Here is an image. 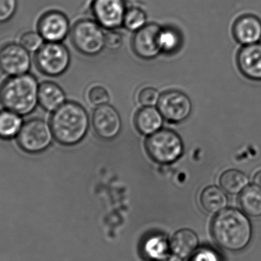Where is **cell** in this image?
<instances>
[{"mask_svg": "<svg viewBox=\"0 0 261 261\" xmlns=\"http://www.w3.org/2000/svg\"><path fill=\"white\" fill-rule=\"evenodd\" d=\"M211 232L221 248L237 252L245 249L251 242L252 226L245 213L236 208H225L213 219Z\"/></svg>", "mask_w": 261, "mask_h": 261, "instance_id": "1", "label": "cell"}, {"mask_svg": "<svg viewBox=\"0 0 261 261\" xmlns=\"http://www.w3.org/2000/svg\"><path fill=\"white\" fill-rule=\"evenodd\" d=\"M50 127L58 143L65 146L76 145L88 132L90 118L79 103L66 102L54 112Z\"/></svg>", "mask_w": 261, "mask_h": 261, "instance_id": "2", "label": "cell"}, {"mask_svg": "<svg viewBox=\"0 0 261 261\" xmlns=\"http://www.w3.org/2000/svg\"><path fill=\"white\" fill-rule=\"evenodd\" d=\"M38 81L32 75L10 76L0 87V102L6 110L26 116L38 105Z\"/></svg>", "mask_w": 261, "mask_h": 261, "instance_id": "3", "label": "cell"}, {"mask_svg": "<svg viewBox=\"0 0 261 261\" xmlns=\"http://www.w3.org/2000/svg\"><path fill=\"white\" fill-rule=\"evenodd\" d=\"M105 31L93 18H81L72 26L70 38L78 51L87 56H96L106 47Z\"/></svg>", "mask_w": 261, "mask_h": 261, "instance_id": "4", "label": "cell"}, {"mask_svg": "<svg viewBox=\"0 0 261 261\" xmlns=\"http://www.w3.org/2000/svg\"><path fill=\"white\" fill-rule=\"evenodd\" d=\"M145 148L149 156L160 164H170L182 156L184 145L180 136L174 130L161 129L146 140Z\"/></svg>", "mask_w": 261, "mask_h": 261, "instance_id": "5", "label": "cell"}, {"mask_svg": "<svg viewBox=\"0 0 261 261\" xmlns=\"http://www.w3.org/2000/svg\"><path fill=\"white\" fill-rule=\"evenodd\" d=\"M35 61L43 74L61 76L70 66V54L62 42H45L37 50Z\"/></svg>", "mask_w": 261, "mask_h": 261, "instance_id": "6", "label": "cell"}, {"mask_svg": "<svg viewBox=\"0 0 261 261\" xmlns=\"http://www.w3.org/2000/svg\"><path fill=\"white\" fill-rule=\"evenodd\" d=\"M54 135L50 125L40 119L26 122L17 135L19 147L29 153H38L45 150L51 144Z\"/></svg>", "mask_w": 261, "mask_h": 261, "instance_id": "7", "label": "cell"}, {"mask_svg": "<svg viewBox=\"0 0 261 261\" xmlns=\"http://www.w3.org/2000/svg\"><path fill=\"white\" fill-rule=\"evenodd\" d=\"M127 9L125 0H93L91 3L93 19L106 31L123 28Z\"/></svg>", "mask_w": 261, "mask_h": 261, "instance_id": "8", "label": "cell"}, {"mask_svg": "<svg viewBox=\"0 0 261 261\" xmlns=\"http://www.w3.org/2000/svg\"><path fill=\"white\" fill-rule=\"evenodd\" d=\"M158 109L166 120L179 123L188 119L193 110V104L182 92L169 90L160 96Z\"/></svg>", "mask_w": 261, "mask_h": 261, "instance_id": "9", "label": "cell"}, {"mask_svg": "<svg viewBox=\"0 0 261 261\" xmlns=\"http://www.w3.org/2000/svg\"><path fill=\"white\" fill-rule=\"evenodd\" d=\"M71 27L68 17L59 10L47 11L37 22V31L46 42H62L70 35Z\"/></svg>", "mask_w": 261, "mask_h": 261, "instance_id": "10", "label": "cell"}, {"mask_svg": "<svg viewBox=\"0 0 261 261\" xmlns=\"http://www.w3.org/2000/svg\"><path fill=\"white\" fill-rule=\"evenodd\" d=\"M31 67L29 51L16 43H7L0 47V70L9 76L24 74Z\"/></svg>", "mask_w": 261, "mask_h": 261, "instance_id": "11", "label": "cell"}, {"mask_svg": "<svg viewBox=\"0 0 261 261\" xmlns=\"http://www.w3.org/2000/svg\"><path fill=\"white\" fill-rule=\"evenodd\" d=\"M93 125L96 135L103 140L116 138L122 130V119L117 110L109 105L99 106L93 112Z\"/></svg>", "mask_w": 261, "mask_h": 261, "instance_id": "12", "label": "cell"}, {"mask_svg": "<svg viewBox=\"0 0 261 261\" xmlns=\"http://www.w3.org/2000/svg\"><path fill=\"white\" fill-rule=\"evenodd\" d=\"M161 25L148 22L142 29L134 33L132 50L137 56L144 60L153 59L161 54L158 44V32Z\"/></svg>", "mask_w": 261, "mask_h": 261, "instance_id": "13", "label": "cell"}, {"mask_svg": "<svg viewBox=\"0 0 261 261\" xmlns=\"http://www.w3.org/2000/svg\"><path fill=\"white\" fill-rule=\"evenodd\" d=\"M231 34L236 42L245 46L261 41V18L252 13H245L234 19Z\"/></svg>", "mask_w": 261, "mask_h": 261, "instance_id": "14", "label": "cell"}, {"mask_svg": "<svg viewBox=\"0 0 261 261\" xmlns=\"http://www.w3.org/2000/svg\"><path fill=\"white\" fill-rule=\"evenodd\" d=\"M238 68L247 79L261 81V41L242 46L236 57Z\"/></svg>", "mask_w": 261, "mask_h": 261, "instance_id": "15", "label": "cell"}, {"mask_svg": "<svg viewBox=\"0 0 261 261\" xmlns=\"http://www.w3.org/2000/svg\"><path fill=\"white\" fill-rule=\"evenodd\" d=\"M164 123V117L158 109L145 107L137 112L135 116L136 129L142 135L150 136L161 130Z\"/></svg>", "mask_w": 261, "mask_h": 261, "instance_id": "16", "label": "cell"}, {"mask_svg": "<svg viewBox=\"0 0 261 261\" xmlns=\"http://www.w3.org/2000/svg\"><path fill=\"white\" fill-rule=\"evenodd\" d=\"M199 247V238L197 234L190 229L184 228L176 231L170 242V248L175 255L180 258H187Z\"/></svg>", "mask_w": 261, "mask_h": 261, "instance_id": "17", "label": "cell"}, {"mask_svg": "<svg viewBox=\"0 0 261 261\" xmlns=\"http://www.w3.org/2000/svg\"><path fill=\"white\" fill-rule=\"evenodd\" d=\"M65 100V93L58 84L50 81L40 84L38 103L46 111L54 113L66 102Z\"/></svg>", "mask_w": 261, "mask_h": 261, "instance_id": "18", "label": "cell"}, {"mask_svg": "<svg viewBox=\"0 0 261 261\" xmlns=\"http://www.w3.org/2000/svg\"><path fill=\"white\" fill-rule=\"evenodd\" d=\"M202 208L212 214H217L228 205V197L225 191L216 186H210L202 190L200 195Z\"/></svg>", "mask_w": 261, "mask_h": 261, "instance_id": "19", "label": "cell"}, {"mask_svg": "<svg viewBox=\"0 0 261 261\" xmlns=\"http://www.w3.org/2000/svg\"><path fill=\"white\" fill-rule=\"evenodd\" d=\"M182 44L180 31L174 26L161 25L158 32V44L161 53L173 55L180 49Z\"/></svg>", "mask_w": 261, "mask_h": 261, "instance_id": "20", "label": "cell"}, {"mask_svg": "<svg viewBox=\"0 0 261 261\" xmlns=\"http://www.w3.org/2000/svg\"><path fill=\"white\" fill-rule=\"evenodd\" d=\"M239 204L244 213L251 217L261 216V188L256 185H248L241 193Z\"/></svg>", "mask_w": 261, "mask_h": 261, "instance_id": "21", "label": "cell"}, {"mask_svg": "<svg viewBox=\"0 0 261 261\" xmlns=\"http://www.w3.org/2000/svg\"><path fill=\"white\" fill-rule=\"evenodd\" d=\"M219 184L224 191L231 195L239 194L242 193L249 184V178L240 170H226L221 175Z\"/></svg>", "mask_w": 261, "mask_h": 261, "instance_id": "22", "label": "cell"}, {"mask_svg": "<svg viewBox=\"0 0 261 261\" xmlns=\"http://www.w3.org/2000/svg\"><path fill=\"white\" fill-rule=\"evenodd\" d=\"M22 119L20 115L10 111H0V138L11 139L17 136L22 127Z\"/></svg>", "mask_w": 261, "mask_h": 261, "instance_id": "23", "label": "cell"}, {"mask_svg": "<svg viewBox=\"0 0 261 261\" xmlns=\"http://www.w3.org/2000/svg\"><path fill=\"white\" fill-rule=\"evenodd\" d=\"M145 11L139 6H130L127 9L123 21V28L128 32H138L148 23Z\"/></svg>", "mask_w": 261, "mask_h": 261, "instance_id": "24", "label": "cell"}, {"mask_svg": "<svg viewBox=\"0 0 261 261\" xmlns=\"http://www.w3.org/2000/svg\"><path fill=\"white\" fill-rule=\"evenodd\" d=\"M169 246L170 245L164 236H152L144 243V254L149 258L158 260L167 255Z\"/></svg>", "mask_w": 261, "mask_h": 261, "instance_id": "25", "label": "cell"}, {"mask_svg": "<svg viewBox=\"0 0 261 261\" xmlns=\"http://www.w3.org/2000/svg\"><path fill=\"white\" fill-rule=\"evenodd\" d=\"M44 44V39L38 32H27L20 38V44L29 51H37Z\"/></svg>", "mask_w": 261, "mask_h": 261, "instance_id": "26", "label": "cell"}, {"mask_svg": "<svg viewBox=\"0 0 261 261\" xmlns=\"http://www.w3.org/2000/svg\"><path fill=\"white\" fill-rule=\"evenodd\" d=\"M18 0H0V24L10 21L16 13Z\"/></svg>", "mask_w": 261, "mask_h": 261, "instance_id": "27", "label": "cell"}, {"mask_svg": "<svg viewBox=\"0 0 261 261\" xmlns=\"http://www.w3.org/2000/svg\"><path fill=\"white\" fill-rule=\"evenodd\" d=\"M88 98L90 102L96 107L108 104L110 102V94L108 91L107 89L101 86L92 87L89 91Z\"/></svg>", "mask_w": 261, "mask_h": 261, "instance_id": "28", "label": "cell"}, {"mask_svg": "<svg viewBox=\"0 0 261 261\" xmlns=\"http://www.w3.org/2000/svg\"><path fill=\"white\" fill-rule=\"evenodd\" d=\"M159 92L152 87L142 89L138 94V101L143 107H154L160 99Z\"/></svg>", "mask_w": 261, "mask_h": 261, "instance_id": "29", "label": "cell"}, {"mask_svg": "<svg viewBox=\"0 0 261 261\" xmlns=\"http://www.w3.org/2000/svg\"><path fill=\"white\" fill-rule=\"evenodd\" d=\"M122 35L118 30L107 31L106 47L111 50H118L122 45Z\"/></svg>", "mask_w": 261, "mask_h": 261, "instance_id": "30", "label": "cell"}, {"mask_svg": "<svg viewBox=\"0 0 261 261\" xmlns=\"http://www.w3.org/2000/svg\"><path fill=\"white\" fill-rule=\"evenodd\" d=\"M190 261H220L219 256L213 250L202 248L193 254Z\"/></svg>", "mask_w": 261, "mask_h": 261, "instance_id": "31", "label": "cell"}, {"mask_svg": "<svg viewBox=\"0 0 261 261\" xmlns=\"http://www.w3.org/2000/svg\"><path fill=\"white\" fill-rule=\"evenodd\" d=\"M154 261H182V260H181L180 257L175 255V254L174 255H170V254H167L165 257Z\"/></svg>", "mask_w": 261, "mask_h": 261, "instance_id": "32", "label": "cell"}, {"mask_svg": "<svg viewBox=\"0 0 261 261\" xmlns=\"http://www.w3.org/2000/svg\"><path fill=\"white\" fill-rule=\"evenodd\" d=\"M253 182H254V185L257 186V187L261 188V170L257 171L254 174V178H253Z\"/></svg>", "mask_w": 261, "mask_h": 261, "instance_id": "33", "label": "cell"}]
</instances>
